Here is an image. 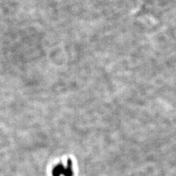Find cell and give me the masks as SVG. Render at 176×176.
<instances>
[{"mask_svg":"<svg viewBox=\"0 0 176 176\" xmlns=\"http://www.w3.org/2000/svg\"><path fill=\"white\" fill-rule=\"evenodd\" d=\"M63 175L64 176H72L73 170H72V162L71 160L68 161L67 167H65L62 164H58L56 165L52 170V176H60Z\"/></svg>","mask_w":176,"mask_h":176,"instance_id":"1","label":"cell"}]
</instances>
